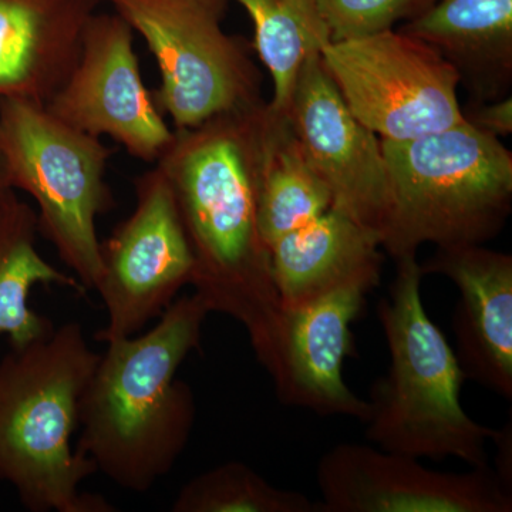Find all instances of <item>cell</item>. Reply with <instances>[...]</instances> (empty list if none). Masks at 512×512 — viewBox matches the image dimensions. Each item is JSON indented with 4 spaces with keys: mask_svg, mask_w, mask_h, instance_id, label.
<instances>
[{
    "mask_svg": "<svg viewBox=\"0 0 512 512\" xmlns=\"http://www.w3.org/2000/svg\"><path fill=\"white\" fill-rule=\"evenodd\" d=\"M268 119L262 101L174 130L156 165L170 184L190 244L191 286L211 313L244 326L256 360L271 376L284 308L258 218Z\"/></svg>",
    "mask_w": 512,
    "mask_h": 512,
    "instance_id": "6da1fadb",
    "label": "cell"
},
{
    "mask_svg": "<svg viewBox=\"0 0 512 512\" xmlns=\"http://www.w3.org/2000/svg\"><path fill=\"white\" fill-rule=\"evenodd\" d=\"M210 313L195 292L175 299L153 329L107 342L84 387L76 450L124 490L146 493L190 441L197 404L177 372Z\"/></svg>",
    "mask_w": 512,
    "mask_h": 512,
    "instance_id": "7a4b0ae2",
    "label": "cell"
},
{
    "mask_svg": "<svg viewBox=\"0 0 512 512\" xmlns=\"http://www.w3.org/2000/svg\"><path fill=\"white\" fill-rule=\"evenodd\" d=\"M100 353L79 322L10 348L0 360V481L32 512H114L80 484L97 473L72 447L79 403Z\"/></svg>",
    "mask_w": 512,
    "mask_h": 512,
    "instance_id": "3957f363",
    "label": "cell"
},
{
    "mask_svg": "<svg viewBox=\"0 0 512 512\" xmlns=\"http://www.w3.org/2000/svg\"><path fill=\"white\" fill-rule=\"evenodd\" d=\"M396 264L389 295L377 305L390 365L367 400V440L389 453L454 457L471 468H488L487 446L500 430L477 423L463 409L466 377L456 352L424 309L417 256Z\"/></svg>",
    "mask_w": 512,
    "mask_h": 512,
    "instance_id": "277c9868",
    "label": "cell"
},
{
    "mask_svg": "<svg viewBox=\"0 0 512 512\" xmlns=\"http://www.w3.org/2000/svg\"><path fill=\"white\" fill-rule=\"evenodd\" d=\"M389 214L380 238L394 261L437 248L484 245L512 210V154L500 138L456 126L409 141H383Z\"/></svg>",
    "mask_w": 512,
    "mask_h": 512,
    "instance_id": "5b68a950",
    "label": "cell"
},
{
    "mask_svg": "<svg viewBox=\"0 0 512 512\" xmlns=\"http://www.w3.org/2000/svg\"><path fill=\"white\" fill-rule=\"evenodd\" d=\"M0 147L13 190L37 204L39 232L83 288L101 275L97 218L110 210L111 150L53 116L39 101L0 97Z\"/></svg>",
    "mask_w": 512,
    "mask_h": 512,
    "instance_id": "8992f818",
    "label": "cell"
},
{
    "mask_svg": "<svg viewBox=\"0 0 512 512\" xmlns=\"http://www.w3.org/2000/svg\"><path fill=\"white\" fill-rule=\"evenodd\" d=\"M160 70L157 106L184 130L265 101L245 43L222 28L228 0H106Z\"/></svg>",
    "mask_w": 512,
    "mask_h": 512,
    "instance_id": "52a82bcc",
    "label": "cell"
},
{
    "mask_svg": "<svg viewBox=\"0 0 512 512\" xmlns=\"http://www.w3.org/2000/svg\"><path fill=\"white\" fill-rule=\"evenodd\" d=\"M340 96L380 140L409 141L464 121L457 70L397 29L332 40L320 53Z\"/></svg>",
    "mask_w": 512,
    "mask_h": 512,
    "instance_id": "ba28073f",
    "label": "cell"
},
{
    "mask_svg": "<svg viewBox=\"0 0 512 512\" xmlns=\"http://www.w3.org/2000/svg\"><path fill=\"white\" fill-rule=\"evenodd\" d=\"M136 207L101 244L99 292L107 312L99 342L130 338L191 285L194 261L173 191L154 165L137 177Z\"/></svg>",
    "mask_w": 512,
    "mask_h": 512,
    "instance_id": "9c48e42d",
    "label": "cell"
},
{
    "mask_svg": "<svg viewBox=\"0 0 512 512\" xmlns=\"http://www.w3.org/2000/svg\"><path fill=\"white\" fill-rule=\"evenodd\" d=\"M46 109L83 133L109 137L131 157L157 163L173 141L134 50V30L114 13H94L72 72Z\"/></svg>",
    "mask_w": 512,
    "mask_h": 512,
    "instance_id": "30bf717a",
    "label": "cell"
},
{
    "mask_svg": "<svg viewBox=\"0 0 512 512\" xmlns=\"http://www.w3.org/2000/svg\"><path fill=\"white\" fill-rule=\"evenodd\" d=\"M316 478L320 512L512 511L511 487L490 467L444 473L365 444L333 447Z\"/></svg>",
    "mask_w": 512,
    "mask_h": 512,
    "instance_id": "8fae6325",
    "label": "cell"
},
{
    "mask_svg": "<svg viewBox=\"0 0 512 512\" xmlns=\"http://www.w3.org/2000/svg\"><path fill=\"white\" fill-rule=\"evenodd\" d=\"M285 113L333 210L382 238L389 214L382 140L353 116L320 55L302 67Z\"/></svg>",
    "mask_w": 512,
    "mask_h": 512,
    "instance_id": "7c38bea8",
    "label": "cell"
},
{
    "mask_svg": "<svg viewBox=\"0 0 512 512\" xmlns=\"http://www.w3.org/2000/svg\"><path fill=\"white\" fill-rule=\"evenodd\" d=\"M379 284L380 278L365 276L284 309L278 365L271 376L282 403L366 423L369 403L349 389L342 370L353 350L350 326Z\"/></svg>",
    "mask_w": 512,
    "mask_h": 512,
    "instance_id": "4fadbf2b",
    "label": "cell"
},
{
    "mask_svg": "<svg viewBox=\"0 0 512 512\" xmlns=\"http://www.w3.org/2000/svg\"><path fill=\"white\" fill-rule=\"evenodd\" d=\"M420 268L423 275L446 276L460 293L454 352L466 380L511 400L512 256L484 245H460L437 248Z\"/></svg>",
    "mask_w": 512,
    "mask_h": 512,
    "instance_id": "5bb4252c",
    "label": "cell"
},
{
    "mask_svg": "<svg viewBox=\"0 0 512 512\" xmlns=\"http://www.w3.org/2000/svg\"><path fill=\"white\" fill-rule=\"evenodd\" d=\"M101 0H0V97L45 104L79 57Z\"/></svg>",
    "mask_w": 512,
    "mask_h": 512,
    "instance_id": "9a60e30c",
    "label": "cell"
},
{
    "mask_svg": "<svg viewBox=\"0 0 512 512\" xmlns=\"http://www.w3.org/2000/svg\"><path fill=\"white\" fill-rule=\"evenodd\" d=\"M434 47L473 103L503 99L512 86V0H439L397 28Z\"/></svg>",
    "mask_w": 512,
    "mask_h": 512,
    "instance_id": "2e32d148",
    "label": "cell"
},
{
    "mask_svg": "<svg viewBox=\"0 0 512 512\" xmlns=\"http://www.w3.org/2000/svg\"><path fill=\"white\" fill-rule=\"evenodd\" d=\"M380 238L330 208L271 247L282 308H295L365 276L382 278Z\"/></svg>",
    "mask_w": 512,
    "mask_h": 512,
    "instance_id": "e0dca14e",
    "label": "cell"
},
{
    "mask_svg": "<svg viewBox=\"0 0 512 512\" xmlns=\"http://www.w3.org/2000/svg\"><path fill=\"white\" fill-rule=\"evenodd\" d=\"M36 211L16 197L0 198V336L10 348H22L55 330L52 320L29 306L36 285H59L86 291L74 276L59 271L37 251Z\"/></svg>",
    "mask_w": 512,
    "mask_h": 512,
    "instance_id": "ac0fdd59",
    "label": "cell"
},
{
    "mask_svg": "<svg viewBox=\"0 0 512 512\" xmlns=\"http://www.w3.org/2000/svg\"><path fill=\"white\" fill-rule=\"evenodd\" d=\"M268 107L258 218L271 249L278 239L328 212L332 195L303 153L286 113Z\"/></svg>",
    "mask_w": 512,
    "mask_h": 512,
    "instance_id": "d6986e66",
    "label": "cell"
},
{
    "mask_svg": "<svg viewBox=\"0 0 512 512\" xmlns=\"http://www.w3.org/2000/svg\"><path fill=\"white\" fill-rule=\"evenodd\" d=\"M229 2V0H228ZM254 23V46L271 74L269 106L285 113L302 67L332 42L320 0H234Z\"/></svg>",
    "mask_w": 512,
    "mask_h": 512,
    "instance_id": "ffe728a7",
    "label": "cell"
},
{
    "mask_svg": "<svg viewBox=\"0 0 512 512\" xmlns=\"http://www.w3.org/2000/svg\"><path fill=\"white\" fill-rule=\"evenodd\" d=\"M173 512H320L298 491L275 487L241 461H228L181 488Z\"/></svg>",
    "mask_w": 512,
    "mask_h": 512,
    "instance_id": "44dd1931",
    "label": "cell"
},
{
    "mask_svg": "<svg viewBox=\"0 0 512 512\" xmlns=\"http://www.w3.org/2000/svg\"><path fill=\"white\" fill-rule=\"evenodd\" d=\"M439 0H320L332 40L394 29L419 18Z\"/></svg>",
    "mask_w": 512,
    "mask_h": 512,
    "instance_id": "7402d4cb",
    "label": "cell"
},
{
    "mask_svg": "<svg viewBox=\"0 0 512 512\" xmlns=\"http://www.w3.org/2000/svg\"><path fill=\"white\" fill-rule=\"evenodd\" d=\"M463 116L471 126L494 137H507L512 133V97L473 103L463 109Z\"/></svg>",
    "mask_w": 512,
    "mask_h": 512,
    "instance_id": "603a6c76",
    "label": "cell"
},
{
    "mask_svg": "<svg viewBox=\"0 0 512 512\" xmlns=\"http://www.w3.org/2000/svg\"><path fill=\"white\" fill-rule=\"evenodd\" d=\"M9 191H13V188L12 185H10L5 156H3L2 147H0V198H2L3 195L8 194Z\"/></svg>",
    "mask_w": 512,
    "mask_h": 512,
    "instance_id": "cb8c5ba5",
    "label": "cell"
}]
</instances>
